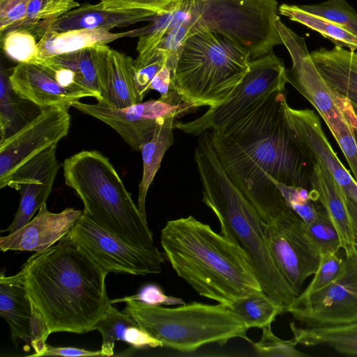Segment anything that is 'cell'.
<instances>
[{"instance_id": "6da1fadb", "label": "cell", "mask_w": 357, "mask_h": 357, "mask_svg": "<svg viewBox=\"0 0 357 357\" xmlns=\"http://www.w3.org/2000/svg\"><path fill=\"white\" fill-rule=\"evenodd\" d=\"M286 101L284 91L275 92L209 132L222 168L264 223L289 207L271 179L311 190L315 159L288 126Z\"/></svg>"}, {"instance_id": "7a4b0ae2", "label": "cell", "mask_w": 357, "mask_h": 357, "mask_svg": "<svg viewBox=\"0 0 357 357\" xmlns=\"http://www.w3.org/2000/svg\"><path fill=\"white\" fill-rule=\"evenodd\" d=\"M107 274L68 233L26 261L17 275L33 314L30 344L36 353L29 356H41L53 333L83 334L95 330L111 303Z\"/></svg>"}, {"instance_id": "3957f363", "label": "cell", "mask_w": 357, "mask_h": 357, "mask_svg": "<svg viewBox=\"0 0 357 357\" xmlns=\"http://www.w3.org/2000/svg\"><path fill=\"white\" fill-rule=\"evenodd\" d=\"M160 243L176 274L202 296L229 306L264 291L245 252L192 215L167 221Z\"/></svg>"}, {"instance_id": "277c9868", "label": "cell", "mask_w": 357, "mask_h": 357, "mask_svg": "<svg viewBox=\"0 0 357 357\" xmlns=\"http://www.w3.org/2000/svg\"><path fill=\"white\" fill-rule=\"evenodd\" d=\"M199 136L194 159L202 185V201L218 219L221 234L245 252L264 291L282 305L285 312L297 296L275 264L264 222L225 172L209 132Z\"/></svg>"}, {"instance_id": "5b68a950", "label": "cell", "mask_w": 357, "mask_h": 357, "mask_svg": "<svg viewBox=\"0 0 357 357\" xmlns=\"http://www.w3.org/2000/svg\"><path fill=\"white\" fill-rule=\"evenodd\" d=\"M66 184L82 201L84 212L98 226L139 248L153 249V233L109 160L82 151L63 163Z\"/></svg>"}, {"instance_id": "8992f818", "label": "cell", "mask_w": 357, "mask_h": 357, "mask_svg": "<svg viewBox=\"0 0 357 357\" xmlns=\"http://www.w3.org/2000/svg\"><path fill=\"white\" fill-rule=\"evenodd\" d=\"M250 55L232 40L201 29L189 36L176 63L172 86L197 108L223 102L249 70Z\"/></svg>"}, {"instance_id": "52a82bcc", "label": "cell", "mask_w": 357, "mask_h": 357, "mask_svg": "<svg viewBox=\"0 0 357 357\" xmlns=\"http://www.w3.org/2000/svg\"><path fill=\"white\" fill-rule=\"evenodd\" d=\"M128 314L154 338L181 352H192L211 343L221 345L233 338L252 344L243 319L227 305L199 302L164 307L139 301H126Z\"/></svg>"}, {"instance_id": "ba28073f", "label": "cell", "mask_w": 357, "mask_h": 357, "mask_svg": "<svg viewBox=\"0 0 357 357\" xmlns=\"http://www.w3.org/2000/svg\"><path fill=\"white\" fill-rule=\"evenodd\" d=\"M277 0H186L188 37L201 29L222 35L248 50L250 59L283 45Z\"/></svg>"}, {"instance_id": "9c48e42d", "label": "cell", "mask_w": 357, "mask_h": 357, "mask_svg": "<svg viewBox=\"0 0 357 357\" xmlns=\"http://www.w3.org/2000/svg\"><path fill=\"white\" fill-rule=\"evenodd\" d=\"M277 29L292 61L291 68L287 70L288 82L314 106L335 139L349 129L357 132V119L351 106L321 77L310 57L305 38L280 18Z\"/></svg>"}, {"instance_id": "30bf717a", "label": "cell", "mask_w": 357, "mask_h": 357, "mask_svg": "<svg viewBox=\"0 0 357 357\" xmlns=\"http://www.w3.org/2000/svg\"><path fill=\"white\" fill-rule=\"evenodd\" d=\"M287 82L282 60L271 51L250 60L248 71L223 102L211 107L195 120L174 123V128L192 135L221 128L263 98L275 92L284 91Z\"/></svg>"}, {"instance_id": "8fae6325", "label": "cell", "mask_w": 357, "mask_h": 357, "mask_svg": "<svg viewBox=\"0 0 357 357\" xmlns=\"http://www.w3.org/2000/svg\"><path fill=\"white\" fill-rule=\"evenodd\" d=\"M68 234L108 273L146 275L162 271L165 256L157 247L132 245L98 226L84 211Z\"/></svg>"}, {"instance_id": "7c38bea8", "label": "cell", "mask_w": 357, "mask_h": 357, "mask_svg": "<svg viewBox=\"0 0 357 357\" xmlns=\"http://www.w3.org/2000/svg\"><path fill=\"white\" fill-rule=\"evenodd\" d=\"M264 229L275 265L298 296L305 280L316 273L321 257L307 235L306 223L289 207L264 223Z\"/></svg>"}, {"instance_id": "4fadbf2b", "label": "cell", "mask_w": 357, "mask_h": 357, "mask_svg": "<svg viewBox=\"0 0 357 357\" xmlns=\"http://www.w3.org/2000/svg\"><path fill=\"white\" fill-rule=\"evenodd\" d=\"M344 260V269L335 280L307 296L298 295L285 312L306 326L357 321V248Z\"/></svg>"}, {"instance_id": "5bb4252c", "label": "cell", "mask_w": 357, "mask_h": 357, "mask_svg": "<svg viewBox=\"0 0 357 357\" xmlns=\"http://www.w3.org/2000/svg\"><path fill=\"white\" fill-rule=\"evenodd\" d=\"M71 106L107 124L137 151L141 150L151 139L162 119L169 116L178 118L195 109L183 102L181 98L171 100L159 98L122 109L109 107L99 102L83 103L79 100L74 102Z\"/></svg>"}, {"instance_id": "9a60e30c", "label": "cell", "mask_w": 357, "mask_h": 357, "mask_svg": "<svg viewBox=\"0 0 357 357\" xmlns=\"http://www.w3.org/2000/svg\"><path fill=\"white\" fill-rule=\"evenodd\" d=\"M69 106L42 109L33 119L0 142V188L22 165L65 137L69 131Z\"/></svg>"}, {"instance_id": "2e32d148", "label": "cell", "mask_w": 357, "mask_h": 357, "mask_svg": "<svg viewBox=\"0 0 357 357\" xmlns=\"http://www.w3.org/2000/svg\"><path fill=\"white\" fill-rule=\"evenodd\" d=\"M54 143L20 167L6 184L20 192L18 209L10 225L1 231L13 234L27 224L50 196L61 164Z\"/></svg>"}, {"instance_id": "e0dca14e", "label": "cell", "mask_w": 357, "mask_h": 357, "mask_svg": "<svg viewBox=\"0 0 357 357\" xmlns=\"http://www.w3.org/2000/svg\"><path fill=\"white\" fill-rule=\"evenodd\" d=\"M100 85L99 103L122 109L142 102L138 93L135 61L106 45L91 47Z\"/></svg>"}, {"instance_id": "ac0fdd59", "label": "cell", "mask_w": 357, "mask_h": 357, "mask_svg": "<svg viewBox=\"0 0 357 357\" xmlns=\"http://www.w3.org/2000/svg\"><path fill=\"white\" fill-rule=\"evenodd\" d=\"M284 112L288 126L299 142L321 160L344 194L357 202V183L333 150L314 111L294 109L285 102Z\"/></svg>"}, {"instance_id": "d6986e66", "label": "cell", "mask_w": 357, "mask_h": 357, "mask_svg": "<svg viewBox=\"0 0 357 357\" xmlns=\"http://www.w3.org/2000/svg\"><path fill=\"white\" fill-rule=\"evenodd\" d=\"M82 213L83 211L73 208L52 213L45 203L38 214L24 227L0 238V250L35 252L47 250L70 231Z\"/></svg>"}, {"instance_id": "ffe728a7", "label": "cell", "mask_w": 357, "mask_h": 357, "mask_svg": "<svg viewBox=\"0 0 357 357\" xmlns=\"http://www.w3.org/2000/svg\"><path fill=\"white\" fill-rule=\"evenodd\" d=\"M14 91L41 109L52 106L72 104L83 97L61 86L52 73L36 63H18L9 74Z\"/></svg>"}, {"instance_id": "44dd1931", "label": "cell", "mask_w": 357, "mask_h": 357, "mask_svg": "<svg viewBox=\"0 0 357 357\" xmlns=\"http://www.w3.org/2000/svg\"><path fill=\"white\" fill-rule=\"evenodd\" d=\"M156 15L144 10L106 9L100 2L84 4L52 20L48 24L47 31H64L79 29L109 31L116 27H126L140 22L151 21Z\"/></svg>"}, {"instance_id": "7402d4cb", "label": "cell", "mask_w": 357, "mask_h": 357, "mask_svg": "<svg viewBox=\"0 0 357 357\" xmlns=\"http://www.w3.org/2000/svg\"><path fill=\"white\" fill-rule=\"evenodd\" d=\"M314 158L315 162L310 178V191L334 224L344 254H349L357 247L354 243L346 195L321 160L317 157Z\"/></svg>"}, {"instance_id": "603a6c76", "label": "cell", "mask_w": 357, "mask_h": 357, "mask_svg": "<svg viewBox=\"0 0 357 357\" xmlns=\"http://www.w3.org/2000/svg\"><path fill=\"white\" fill-rule=\"evenodd\" d=\"M310 57L329 87L351 106L357 119V52L335 45L310 52Z\"/></svg>"}, {"instance_id": "cb8c5ba5", "label": "cell", "mask_w": 357, "mask_h": 357, "mask_svg": "<svg viewBox=\"0 0 357 357\" xmlns=\"http://www.w3.org/2000/svg\"><path fill=\"white\" fill-rule=\"evenodd\" d=\"M0 315L8 324L13 343L32 340L33 314L26 289L17 275L0 276Z\"/></svg>"}, {"instance_id": "d4e9b609", "label": "cell", "mask_w": 357, "mask_h": 357, "mask_svg": "<svg viewBox=\"0 0 357 357\" xmlns=\"http://www.w3.org/2000/svg\"><path fill=\"white\" fill-rule=\"evenodd\" d=\"M134 31L132 29L120 33L89 29L47 31L38 43V54L32 63H39L52 56L98 45H106L121 38L132 37Z\"/></svg>"}, {"instance_id": "484cf974", "label": "cell", "mask_w": 357, "mask_h": 357, "mask_svg": "<svg viewBox=\"0 0 357 357\" xmlns=\"http://www.w3.org/2000/svg\"><path fill=\"white\" fill-rule=\"evenodd\" d=\"M95 330L102 335L101 352L114 354L115 342L123 341L136 348L163 347L162 343L143 329L128 314L120 312L110 303L97 323Z\"/></svg>"}, {"instance_id": "4316f807", "label": "cell", "mask_w": 357, "mask_h": 357, "mask_svg": "<svg viewBox=\"0 0 357 357\" xmlns=\"http://www.w3.org/2000/svg\"><path fill=\"white\" fill-rule=\"evenodd\" d=\"M177 117L169 116L162 119L157 125L151 139L141 149L143 172L139 185L137 207L146 220V199L149 189L158 171L167 150L174 143L173 129Z\"/></svg>"}, {"instance_id": "83f0119b", "label": "cell", "mask_w": 357, "mask_h": 357, "mask_svg": "<svg viewBox=\"0 0 357 357\" xmlns=\"http://www.w3.org/2000/svg\"><path fill=\"white\" fill-rule=\"evenodd\" d=\"M293 339L297 344L327 346L336 351L357 356V321L337 325L298 327L290 323Z\"/></svg>"}, {"instance_id": "f1b7e54d", "label": "cell", "mask_w": 357, "mask_h": 357, "mask_svg": "<svg viewBox=\"0 0 357 357\" xmlns=\"http://www.w3.org/2000/svg\"><path fill=\"white\" fill-rule=\"evenodd\" d=\"M35 105L18 96L13 89L9 74L2 67L0 76V128L1 141L19 130L36 116L31 112ZM0 141V142H1Z\"/></svg>"}, {"instance_id": "f546056e", "label": "cell", "mask_w": 357, "mask_h": 357, "mask_svg": "<svg viewBox=\"0 0 357 357\" xmlns=\"http://www.w3.org/2000/svg\"><path fill=\"white\" fill-rule=\"evenodd\" d=\"M278 13L291 21L300 23L318 32L335 45L351 51L357 50V37L343 26L321 16L310 13L296 5L282 3L278 7Z\"/></svg>"}, {"instance_id": "4dcf8cb0", "label": "cell", "mask_w": 357, "mask_h": 357, "mask_svg": "<svg viewBox=\"0 0 357 357\" xmlns=\"http://www.w3.org/2000/svg\"><path fill=\"white\" fill-rule=\"evenodd\" d=\"M79 6L75 0H30L25 18L8 28L0 36L2 37L12 31L26 29L41 38L50 22Z\"/></svg>"}, {"instance_id": "1f68e13d", "label": "cell", "mask_w": 357, "mask_h": 357, "mask_svg": "<svg viewBox=\"0 0 357 357\" xmlns=\"http://www.w3.org/2000/svg\"><path fill=\"white\" fill-rule=\"evenodd\" d=\"M227 307L238 314L249 328L262 329L284 312V307L264 291L241 297Z\"/></svg>"}, {"instance_id": "d6a6232c", "label": "cell", "mask_w": 357, "mask_h": 357, "mask_svg": "<svg viewBox=\"0 0 357 357\" xmlns=\"http://www.w3.org/2000/svg\"><path fill=\"white\" fill-rule=\"evenodd\" d=\"M46 60L70 69L75 73L77 84L91 93L98 102L100 101V85L91 47L59 54Z\"/></svg>"}, {"instance_id": "836d02e7", "label": "cell", "mask_w": 357, "mask_h": 357, "mask_svg": "<svg viewBox=\"0 0 357 357\" xmlns=\"http://www.w3.org/2000/svg\"><path fill=\"white\" fill-rule=\"evenodd\" d=\"M185 0L181 6L169 13L156 15L143 27L135 29L132 37H139L137 50L138 56H144L153 53L158 47L169 30L177 22L187 15Z\"/></svg>"}, {"instance_id": "e575fe53", "label": "cell", "mask_w": 357, "mask_h": 357, "mask_svg": "<svg viewBox=\"0 0 357 357\" xmlns=\"http://www.w3.org/2000/svg\"><path fill=\"white\" fill-rule=\"evenodd\" d=\"M307 235L320 255L328 252H339L342 249L338 232L323 208L316 218L309 224H306Z\"/></svg>"}, {"instance_id": "d590c367", "label": "cell", "mask_w": 357, "mask_h": 357, "mask_svg": "<svg viewBox=\"0 0 357 357\" xmlns=\"http://www.w3.org/2000/svg\"><path fill=\"white\" fill-rule=\"evenodd\" d=\"M299 6L344 26L357 37V12L345 0H326L317 4Z\"/></svg>"}, {"instance_id": "8d00e7d4", "label": "cell", "mask_w": 357, "mask_h": 357, "mask_svg": "<svg viewBox=\"0 0 357 357\" xmlns=\"http://www.w3.org/2000/svg\"><path fill=\"white\" fill-rule=\"evenodd\" d=\"M280 190L287 205L306 223L312 222L324 208L310 191L287 185L271 179Z\"/></svg>"}, {"instance_id": "74e56055", "label": "cell", "mask_w": 357, "mask_h": 357, "mask_svg": "<svg viewBox=\"0 0 357 357\" xmlns=\"http://www.w3.org/2000/svg\"><path fill=\"white\" fill-rule=\"evenodd\" d=\"M1 41L4 53L18 63H32L38 54L36 36L28 30L8 32Z\"/></svg>"}, {"instance_id": "f35d334b", "label": "cell", "mask_w": 357, "mask_h": 357, "mask_svg": "<svg viewBox=\"0 0 357 357\" xmlns=\"http://www.w3.org/2000/svg\"><path fill=\"white\" fill-rule=\"evenodd\" d=\"M345 260L338 253L328 252L321 255L319 266L308 286L299 295L307 296L335 280L343 272Z\"/></svg>"}, {"instance_id": "ab89813d", "label": "cell", "mask_w": 357, "mask_h": 357, "mask_svg": "<svg viewBox=\"0 0 357 357\" xmlns=\"http://www.w3.org/2000/svg\"><path fill=\"white\" fill-rule=\"evenodd\" d=\"M296 342L292 338L283 340L277 337L271 330V325L262 328L260 340L252 342L256 354L261 357H303L305 354L296 348Z\"/></svg>"}, {"instance_id": "60d3db41", "label": "cell", "mask_w": 357, "mask_h": 357, "mask_svg": "<svg viewBox=\"0 0 357 357\" xmlns=\"http://www.w3.org/2000/svg\"><path fill=\"white\" fill-rule=\"evenodd\" d=\"M167 59V55L157 48L151 54L144 56H138L135 60L137 86L142 100L150 90L153 79L165 65Z\"/></svg>"}, {"instance_id": "b9f144b4", "label": "cell", "mask_w": 357, "mask_h": 357, "mask_svg": "<svg viewBox=\"0 0 357 357\" xmlns=\"http://www.w3.org/2000/svg\"><path fill=\"white\" fill-rule=\"evenodd\" d=\"M100 3L106 9H139L151 11L158 15L178 8L183 0H101Z\"/></svg>"}, {"instance_id": "7bdbcfd3", "label": "cell", "mask_w": 357, "mask_h": 357, "mask_svg": "<svg viewBox=\"0 0 357 357\" xmlns=\"http://www.w3.org/2000/svg\"><path fill=\"white\" fill-rule=\"evenodd\" d=\"M129 300L139 301L151 305H176L185 303L179 298L166 295L158 285L150 284L143 287L135 295L126 296L122 298L110 300L111 303L126 302Z\"/></svg>"}, {"instance_id": "ee69618b", "label": "cell", "mask_w": 357, "mask_h": 357, "mask_svg": "<svg viewBox=\"0 0 357 357\" xmlns=\"http://www.w3.org/2000/svg\"><path fill=\"white\" fill-rule=\"evenodd\" d=\"M30 0H0V33L26 17Z\"/></svg>"}, {"instance_id": "f6af8a7d", "label": "cell", "mask_w": 357, "mask_h": 357, "mask_svg": "<svg viewBox=\"0 0 357 357\" xmlns=\"http://www.w3.org/2000/svg\"><path fill=\"white\" fill-rule=\"evenodd\" d=\"M356 133L353 129H349L335 140L340 146L357 183V142Z\"/></svg>"}, {"instance_id": "bcb514c9", "label": "cell", "mask_w": 357, "mask_h": 357, "mask_svg": "<svg viewBox=\"0 0 357 357\" xmlns=\"http://www.w3.org/2000/svg\"><path fill=\"white\" fill-rule=\"evenodd\" d=\"M41 356H105L101 351H89L75 347H61L47 345Z\"/></svg>"}, {"instance_id": "7dc6e473", "label": "cell", "mask_w": 357, "mask_h": 357, "mask_svg": "<svg viewBox=\"0 0 357 357\" xmlns=\"http://www.w3.org/2000/svg\"><path fill=\"white\" fill-rule=\"evenodd\" d=\"M346 201L349 213L354 237V243L357 247V202L346 195Z\"/></svg>"}, {"instance_id": "c3c4849f", "label": "cell", "mask_w": 357, "mask_h": 357, "mask_svg": "<svg viewBox=\"0 0 357 357\" xmlns=\"http://www.w3.org/2000/svg\"><path fill=\"white\" fill-rule=\"evenodd\" d=\"M199 1H206V0H199Z\"/></svg>"}]
</instances>
